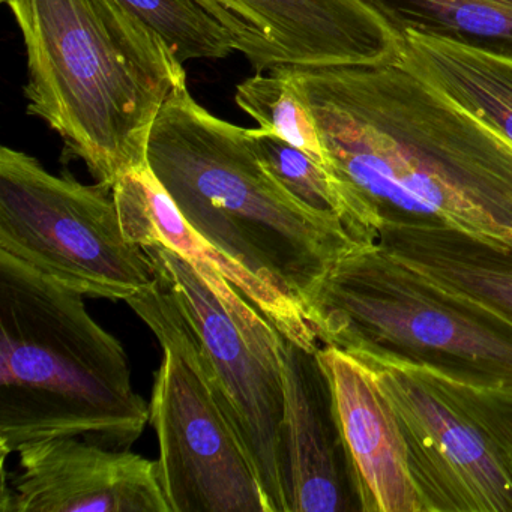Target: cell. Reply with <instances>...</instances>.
<instances>
[{
  "label": "cell",
  "mask_w": 512,
  "mask_h": 512,
  "mask_svg": "<svg viewBox=\"0 0 512 512\" xmlns=\"http://www.w3.org/2000/svg\"><path fill=\"white\" fill-rule=\"evenodd\" d=\"M154 29L179 62L223 59L241 52L256 73L274 68L250 29L218 0H119Z\"/></svg>",
  "instance_id": "e0dca14e"
},
{
  "label": "cell",
  "mask_w": 512,
  "mask_h": 512,
  "mask_svg": "<svg viewBox=\"0 0 512 512\" xmlns=\"http://www.w3.org/2000/svg\"><path fill=\"white\" fill-rule=\"evenodd\" d=\"M145 248L196 338L205 370L259 476L272 512H287L280 332L223 274L170 248Z\"/></svg>",
  "instance_id": "9c48e42d"
},
{
  "label": "cell",
  "mask_w": 512,
  "mask_h": 512,
  "mask_svg": "<svg viewBox=\"0 0 512 512\" xmlns=\"http://www.w3.org/2000/svg\"><path fill=\"white\" fill-rule=\"evenodd\" d=\"M284 67L316 119L353 238L376 242L385 221H415L512 248V146L400 53Z\"/></svg>",
  "instance_id": "6da1fadb"
},
{
  "label": "cell",
  "mask_w": 512,
  "mask_h": 512,
  "mask_svg": "<svg viewBox=\"0 0 512 512\" xmlns=\"http://www.w3.org/2000/svg\"><path fill=\"white\" fill-rule=\"evenodd\" d=\"M82 293L0 251V448L79 437L128 451L149 422L121 341Z\"/></svg>",
  "instance_id": "277c9868"
},
{
  "label": "cell",
  "mask_w": 512,
  "mask_h": 512,
  "mask_svg": "<svg viewBox=\"0 0 512 512\" xmlns=\"http://www.w3.org/2000/svg\"><path fill=\"white\" fill-rule=\"evenodd\" d=\"M2 482V512H170L158 461L79 437L28 443Z\"/></svg>",
  "instance_id": "30bf717a"
},
{
  "label": "cell",
  "mask_w": 512,
  "mask_h": 512,
  "mask_svg": "<svg viewBox=\"0 0 512 512\" xmlns=\"http://www.w3.org/2000/svg\"><path fill=\"white\" fill-rule=\"evenodd\" d=\"M376 245L437 295L512 326V248L415 221H385Z\"/></svg>",
  "instance_id": "9a60e30c"
},
{
  "label": "cell",
  "mask_w": 512,
  "mask_h": 512,
  "mask_svg": "<svg viewBox=\"0 0 512 512\" xmlns=\"http://www.w3.org/2000/svg\"><path fill=\"white\" fill-rule=\"evenodd\" d=\"M275 67L367 64L398 55L401 35L367 0H218Z\"/></svg>",
  "instance_id": "7c38bea8"
},
{
  "label": "cell",
  "mask_w": 512,
  "mask_h": 512,
  "mask_svg": "<svg viewBox=\"0 0 512 512\" xmlns=\"http://www.w3.org/2000/svg\"><path fill=\"white\" fill-rule=\"evenodd\" d=\"M349 458L359 511L422 512L394 410L373 371L349 353L320 346Z\"/></svg>",
  "instance_id": "4fadbf2b"
},
{
  "label": "cell",
  "mask_w": 512,
  "mask_h": 512,
  "mask_svg": "<svg viewBox=\"0 0 512 512\" xmlns=\"http://www.w3.org/2000/svg\"><path fill=\"white\" fill-rule=\"evenodd\" d=\"M148 164L206 241L299 304L364 244L337 215L293 196L260 157L253 130L209 113L187 83L158 113Z\"/></svg>",
  "instance_id": "3957f363"
},
{
  "label": "cell",
  "mask_w": 512,
  "mask_h": 512,
  "mask_svg": "<svg viewBox=\"0 0 512 512\" xmlns=\"http://www.w3.org/2000/svg\"><path fill=\"white\" fill-rule=\"evenodd\" d=\"M281 334V332H280ZM283 361V461L287 512L356 508L352 472L319 350L280 335Z\"/></svg>",
  "instance_id": "8fae6325"
},
{
  "label": "cell",
  "mask_w": 512,
  "mask_h": 512,
  "mask_svg": "<svg viewBox=\"0 0 512 512\" xmlns=\"http://www.w3.org/2000/svg\"><path fill=\"white\" fill-rule=\"evenodd\" d=\"M254 145L275 178L302 202L346 220V206L335 179L310 155L277 136L253 130Z\"/></svg>",
  "instance_id": "ffe728a7"
},
{
  "label": "cell",
  "mask_w": 512,
  "mask_h": 512,
  "mask_svg": "<svg viewBox=\"0 0 512 512\" xmlns=\"http://www.w3.org/2000/svg\"><path fill=\"white\" fill-rule=\"evenodd\" d=\"M301 305L319 343L353 358L422 362L512 386V326L437 295L376 242L341 257Z\"/></svg>",
  "instance_id": "5b68a950"
},
{
  "label": "cell",
  "mask_w": 512,
  "mask_h": 512,
  "mask_svg": "<svg viewBox=\"0 0 512 512\" xmlns=\"http://www.w3.org/2000/svg\"><path fill=\"white\" fill-rule=\"evenodd\" d=\"M0 2H2V4H4V0H0Z\"/></svg>",
  "instance_id": "44dd1931"
},
{
  "label": "cell",
  "mask_w": 512,
  "mask_h": 512,
  "mask_svg": "<svg viewBox=\"0 0 512 512\" xmlns=\"http://www.w3.org/2000/svg\"><path fill=\"white\" fill-rule=\"evenodd\" d=\"M0 251L89 298L125 301L157 278L145 248L125 238L113 187L52 175L0 149Z\"/></svg>",
  "instance_id": "ba28073f"
},
{
  "label": "cell",
  "mask_w": 512,
  "mask_h": 512,
  "mask_svg": "<svg viewBox=\"0 0 512 512\" xmlns=\"http://www.w3.org/2000/svg\"><path fill=\"white\" fill-rule=\"evenodd\" d=\"M236 104L259 124L260 130L286 140L320 166L328 167L313 112L284 65L239 83Z\"/></svg>",
  "instance_id": "d6986e66"
},
{
  "label": "cell",
  "mask_w": 512,
  "mask_h": 512,
  "mask_svg": "<svg viewBox=\"0 0 512 512\" xmlns=\"http://www.w3.org/2000/svg\"><path fill=\"white\" fill-rule=\"evenodd\" d=\"M400 59L512 146V58L404 31Z\"/></svg>",
  "instance_id": "2e32d148"
},
{
  "label": "cell",
  "mask_w": 512,
  "mask_h": 512,
  "mask_svg": "<svg viewBox=\"0 0 512 512\" xmlns=\"http://www.w3.org/2000/svg\"><path fill=\"white\" fill-rule=\"evenodd\" d=\"M28 55V113L95 181L148 166L161 107L187 83L166 41L119 0H4Z\"/></svg>",
  "instance_id": "7a4b0ae2"
},
{
  "label": "cell",
  "mask_w": 512,
  "mask_h": 512,
  "mask_svg": "<svg viewBox=\"0 0 512 512\" xmlns=\"http://www.w3.org/2000/svg\"><path fill=\"white\" fill-rule=\"evenodd\" d=\"M403 434L422 512H512V386L433 364L358 359Z\"/></svg>",
  "instance_id": "8992f818"
},
{
  "label": "cell",
  "mask_w": 512,
  "mask_h": 512,
  "mask_svg": "<svg viewBox=\"0 0 512 512\" xmlns=\"http://www.w3.org/2000/svg\"><path fill=\"white\" fill-rule=\"evenodd\" d=\"M113 194L128 241L140 247L161 245L191 262L209 263L259 308L284 337L311 352L319 349L316 332L305 319L302 305L206 241L185 220L149 164L122 176L113 187Z\"/></svg>",
  "instance_id": "5bb4252c"
},
{
  "label": "cell",
  "mask_w": 512,
  "mask_h": 512,
  "mask_svg": "<svg viewBox=\"0 0 512 512\" xmlns=\"http://www.w3.org/2000/svg\"><path fill=\"white\" fill-rule=\"evenodd\" d=\"M127 304L163 350L149 422L160 443L158 467L170 512H272L164 278L157 272L155 283Z\"/></svg>",
  "instance_id": "52a82bcc"
},
{
  "label": "cell",
  "mask_w": 512,
  "mask_h": 512,
  "mask_svg": "<svg viewBox=\"0 0 512 512\" xmlns=\"http://www.w3.org/2000/svg\"><path fill=\"white\" fill-rule=\"evenodd\" d=\"M389 25L512 58V0H367Z\"/></svg>",
  "instance_id": "ac0fdd59"
}]
</instances>
